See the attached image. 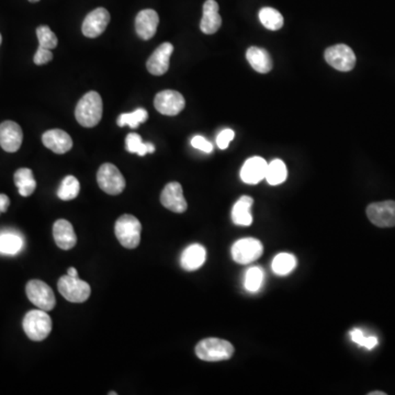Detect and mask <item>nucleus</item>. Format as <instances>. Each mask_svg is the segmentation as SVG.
I'll return each instance as SVG.
<instances>
[{
  "label": "nucleus",
  "mask_w": 395,
  "mask_h": 395,
  "mask_svg": "<svg viewBox=\"0 0 395 395\" xmlns=\"http://www.w3.org/2000/svg\"><path fill=\"white\" fill-rule=\"evenodd\" d=\"M103 111V99L100 95L96 91H89L77 103L75 116L82 127L94 128L100 122Z\"/></svg>",
  "instance_id": "nucleus-1"
},
{
  "label": "nucleus",
  "mask_w": 395,
  "mask_h": 395,
  "mask_svg": "<svg viewBox=\"0 0 395 395\" xmlns=\"http://www.w3.org/2000/svg\"><path fill=\"white\" fill-rule=\"evenodd\" d=\"M234 353V347L231 342L221 338H206L195 346V355L201 360L216 361L227 360Z\"/></svg>",
  "instance_id": "nucleus-2"
},
{
  "label": "nucleus",
  "mask_w": 395,
  "mask_h": 395,
  "mask_svg": "<svg viewBox=\"0 0 395 395\" xmlns=\"http://www.w3.org/2000/svg\"><path fill=\"white\" fill-rule=\"evenodd\" d=\"M52 319L46 311L32 310L24 316L22 326L26 336L35 342L44 340L52 331Z\"/></svg>",
  "instance_id": "nucleus-3"
},
{
  "label": "nucleus",
  "mask_w": 395,
  "mask_h": 395,
  "mask_svg": "<svg viewBox=\"0 0 395 395\" xmlns=\"http://www.w3.org/2000/svg\"><path fill=\"white\" fill-rule=\"evenodd\" d=\"M141 222L131 214H123L116 222V238L123 247L134 249L141 242Z\"/></svg>",
  "instance_id": "nucleus-4"
},
{
  "label": "nucleus",
  "mask_w": 395,
  "mask_h": 395,
  "mask_svg": "<svg viewBox=\"0 0 395 395\" xmlns=\"http://www.w3.org/2000/svg\"><path fill=\"white\" fill-rule=\"evenodd\" d=\"M58 289L66 300L73 303H82L89 299L91 289L87 282L79 278L66 274L62 276L58 282Z\"/></svg>",
  "instance_id": "nucleus-5"
},
{
  "label": "nucleus",
  "mask_w": 395,
  "mask_h": 395,
  "mask_svg": "<svg viewBox=\"0 0 395 395\" xmlns=\"http://www.w3.org/2000/svg\"><path fill=\"white\" fill-rule=\"evenodd\" d=\"M97 182L99 187L105 193L111 195H120L125 188V179L114 164L105 163L98 170Z\"/></svg>",
  "instance_id": "nucleus-6"
},
{
  "label": "nucleus",
  "mask_w": 395,
  "mask_h": 395,
  "mask_svg": "<svg viewBox=\"0 0 395 395\" xmlns=\"http://www.w3.org/2000/svg\"><path fill=\"white\" fill-rule=\"evenodd\" d=\"M26 295L35 306L43 311H52L55 308L56 299L50 286L41 280H31L26 283Z\"/></svg>",
  "instance_id": "nucleus-7"
},
{
  "label": "nucleus",
  "mask_w": 395,
  "mask_h": 395,
  "mask_svg": "<svg viewBox=\"0 0 395 395\" xmlns=\"http://www.w3.org/2000/svg\"><path fill=\"white\" fill-rule=\"evenodd\" d=\"M324 58L329 65L340 71H351L356 65L355 53L346 44L329 46L325 51Z\"/></svg>",
  "instance_id": "nucleus-8"
},
{
  "label": "nucleus",
  "mask_w": 395,
  "mask_h": 395,
  "mask_svg": "<svg viewBox=\"0 0 395 395\" xmlns=\"http://www.w3.org/2000/svg\"><path fill=\"white\" fill-rule=\"evenodd\" d=\"M154 105L159 114L174 116L184 110L186 101L184 96L176 90H163L155 96Z\"/></svg>",
  "instance_id": "nucleus-9"
},
{
  "label": "nucleus",
  "mask_w": 395,
  "mask_h": 395,
  "mask_svg": "<svg viewBox=\"0 0 395 395\" xmlns=\"http://www.w3.org/2000/svg\"><path fill=\"white\" fill-rule=\"evenodd\" d=\"M367 216L376 227H395V201H382L369 204Z\"/></svg>",
  "instance_id": "nucleus-10"
},
{
  "label": "nucleus",
  "mask_w": 395,
  "mask_h": 395,
  "mask_svg": "<svg viewBox=\"0 0 395 395\" xmlns=\"http://www.w3.org/2000/svg\"><path fill=\"white\" fill-rule=\"evenodd\" d=\"M263 246L261 240L256 238H243L237 240L232 247V257L240 265L253 263L263 255Z\"/></svg>",
  "instance_id": "nucleus-11"
},
{
  "label": "nucleus",
  "mask_w": 395,
  "mask_h": 395,
  "mask_svg": "<svg viewBox=\"0 0 395 395\" xmlns=\"http://www.w3.org/2000/svg\"><path fill=\"white\" fill-rule=\"evenodd\" d=\"M110 22V13L107 9L97 8L88 13L82 22V31L85 37H98L103 35Z\"/></svg>",
  "instance_id": "nucleus-12"
},
{
  "label": "nucleus",
  "mask_w": 395,
  "mask_h": 395,
  "mask_svg": "<svg viewBox=\"0 0 395 395\" xmlns=\"http://www.w3.org/2000/svg\"><path fill=\"white\" fill-rule=\"evenodd\" d=\"M161 202L165 208L175 213H184L188 208L187 201L184 199L179 182H169L165 186L161 191Z\"/></svg>",
  "instance_id": "nucleus-13"
},
{
  "label": "nucleus",
  "mask_w": 395,
  "mask_h": 395,
  "mask_svg": "<svg viewBox=\"0 0 395 395\" xmlns=\"http://www.w3.org/2000/svg\"><path fill=\"white\" fill-rule=\"evenodd\" d=\"M24 140V132L18 123L5 121L0 124V146L8 153H15L20 148Z\"/></svg>",
  "instance_id": "nucleus-14"
},
{
  "label": "nucleus",
  "mask_w": 395,
  "mask_h": 395,
  "mask_svg": "<svg viewBox=\"0 0 395 395\" xmlns=\"http://www.w3.org/2000/svg\"><path fill=\"white\" fill-rule=\"evenodd\" d=\"M174 52V46L169 42L159 45L146 63V69L154 76H161L166 74L169 69V61Z\"/></svg>",
  "instance_id": "nucleus-15"
},
{
  "label": "nucleus",
  "mask_w": 395,
  "mask_h": 395,
  "mask_svg": "<svg viewBox=\"0 0 395 395\" xmlns=\"http://www.w3.org/2000/svg\"><path fill=\"white\" fill-rule=\"evenodd\" d=\"M159 17L153 9H144L137 13L135 19V30L139 37L145 41L152 39L157 31Z\"/></svg>",
  "instance_id": "nucleus-16"
},
{
  "label": "nucleus",
  "mask_w": 395,
  "mask_h": 395,
  "mask_svg": "<svg viewBox=\"0 0 395 395\" xmlns=\"http://www.w3.org/2000/svg\"><path fill=\"white\" fill-rule=\"evenodd\" d=\"M267 166L268 163L263 157L255 156L249 158L240 169V178L245 184H258L266 177Z\"/></svg>",
  "instance_id": "nucleus-17"
},
{
  "label": "nucleus",
  "mask_w": 395,
  "mask_h": 395,
  "mask_svg": "<svg viewBox=\"0 0 395 395\" xmlns=\"http://www.w3.org/2000/svg\"><path fill=\"white\" fill-rule=\"evenodd\" d=\"M42 142L45 148L56 154H65L73 148V140L69 133L63 130H49L42 135Z\"/></svg>",
  "instance_id": "nucleus-18"
},
{
  "label": "nucleus",
  "mask_w": 395,
  "mask_h": 395,
  "mask_svg": "<svg viewBox=\"0 0 395 395\" xmlns=\"http://www.w3.org/2000/svg\"><path fill=\"white\" fill-rule=\"evenodd\" d=\"M222 26V18L219 13V3L216 0H207L203 5V16L200 29L206 35H214Z\"/></svg>",
  "instance_id": "nucleus-19"
},
{
  "label": "nucleus",
  "mask_w": 395,
  "mask_h": 395,
  "mask_svg": "<svg viewBox=\"0 0 395 395\" xmlns=\"http://www.w3.org/2000/svg\"><path fill=\"white\" fill-rule=\"evenodd\" d=\"M53 236L56 245L63 250H69L76 245L77 236L71 222L58 220L53 227Z\"/></svg>",
  "instance_id": "nucleus-20"
},
{
  "label": "nucleus",
  "mask_w": 395,
  "mask_h": 395,
  "mask_svg": "<svg viewBox=\"0 0 395 395\" xmlns=\"http://www.w3.org/2000/svg\"><path fill=\"white\" fill-rule=\"evenodd\" d=\"M206 248L200 244H193L184 250L182 255V267L187 272H193L202 266L206 261Z\"/></svg>",
  "instance_id": "nucleus-21"
},
{
  "label": "nucleus",
  "mask_w": 395,
  "mask_h": 395,
  "mask_svg": "<svg viewBox=\"0 0 395 395\" xmlns=\"http://www.w3.org/2000/svg\"><path fill=\"white\" fill-rule=\"evenodd\" d=\"M246 58L250 66L261 74H267L272 69V56L265 49L252 46L248 49Z\"/></svg>",
  "instance_id": "nucleus-22"
},
{
  "label": "nucleus",
  "mask_w": 395,
  "mask_h": 395,
  "mask_svg": "<svg viewBox=\"0 0 395 395\" xmlns=\"http://www.w3.org/2000/svg\"><path fill=\"white\" fill-rule=\"evenodd\" d=\"M253 203V198L248 195H243L235 203L232 210V220L236 225L249 227L253 223V216L250 213Z\"/></svg>",
  "instance_id": "nucleus-23"
},
{
  "label": "nucleus",
  "mask_w": 395,
  "mask_h": 395,
  "mask_svg": "<svg viewBox=\"0 0 395 395\" xmlns=\"http://www.w3.org/2000/svg\"><path fill=\"white\" fill-rule=\"evenodd\" d=\"M13 179H15V184L18 187L19 193L22 197H29V195L35 193V188H37V182H35V176H33L31 169H18L15 173Z\"/></svg>",
  "instance_id": "nucleus-24"
},
{
  "label": "nucleus",
  "mask_w": 395,
  "mask_h": 395,
  "mask_svg": "<svg viewBox=\"0 0 395 395\" xmlns=\"http://www.w3.org/2000/svg\"><path fill=\"white\" fill-rule=\"evenodd\" d=\"M297 267V259L292 254L281 253L274 257L272 261V272L278 276H287L292 272Z\"/></svg>",
  "instance_id": "nucleus-25"
},
{
  "label": "nucleus",
  "mask_w": 395,
  "mask_h": 395,
  "mask_svg": "<svg viewBox=\"0 0 395 395\" xmlns=\"http://www.w3.org/2000/svg\"><path fill=\"white\" fill-rule=\"evenodd\" d=\"M125 148L128 152L137 154L139 156H145L155 152V146L152 143L143 142L142 137L137 133H131L125 139Z\"/></svg>",
  "instance_id": "nucleus-26"
},
{
  "label": "nucleus",
  "mask_w": 395,
  "mask_h": 395,
  "mask_svg": "<svg viewBox=\"0 0 395 395\" xmlns=\"http://www.w3.org/2000/svg\"><path fill=\"white\" fill-rule=\"evenodd\" d=\"M287 176V167L281 159H274L272 163L268 164L265 179L268 182L269 184L278 186V184L286 182Z\"/></svg>",
  "instance_id": "nucleus-27"
},
{
  "label": "nucleus",
  "mask_w": 395,
  "mask_h": 395,
  "mask_svg": "<svg viewBox=\"0 0 395 395\" xmlns=\"http://www.w3.org/2000/svg\"><path fill=\"white\" fill-rule=\"evenodd\" d=\"M24 247V240L15 233L0 234V253L6 255H16Z\"/></svg>",
  "instance_id": "nucleus-28"
},
{
  "label": "nucleus",
  "mask_w": 395,
  "mask_h": 395,
  "mask_svg": "<svg viewBox=\"0 0 395 395\" xmlns=\"http://www.w3.org/2000/svg\"><path fill=\"white\" fill-rule=\"evenodd\" d=\"M259 20L266 29L276 31L283 26V17L279 11L270 7H265L259 11Z\"/></svg>",
  "instance_id": "nucleus-29"
},
{
  "label": "nucleus",
  "mask_w": 395,
  "mask_h": 395,
  "mask_svg": "<svg viewBox=\"0 0 395 395\" xmlns=\"http://www.w3.org/2000/svg\"><path fill=\"white\" fill-rule=\"evenodd\" d=\"M148 119V112L145 109L140 108L135 110L134 112H130V114H122L119 116L116 123L119 127H128L131 129H137L140 124L144 123Z\"/></svg>",
  "instance_id": "nucleus-30"
},
{
  "label": "nucleus",
  "mask_w": 395,
  "mask_h": 395,
  "mask_svg": "<svg viewBox=\"0 0 395 395\" xmlns=\"http://www.w3.org/2000/svg\"><path fill=\"white\" fill-rule=\"evenodd\" d=\"M79 191H80V184L77 178L74 176H67L62 182L58 195L63 201L74 200L79 195Z\"/></svg>",
  "instance_id": "nucleus-31"
},
{
  "label": "nucleus",
  "mask_w": 395,
  "mask_h": 395,
  "mask_svg": "<svg viewBox=\"0 0 395 395\" xmlns=\"http://www.w3.org/2000/svg\"><path fill=\"white\" fill-rule=\"evenodd\" d=\"M263 272L259 267H252L248 269L244 280V287L248 292H257L263 286Z\"/></svg>",
  "instance_id": "nucleus-32"
},
{
  "label": "nucleus",
  "mask_w": 395,
  "mask_h": 395,
  "mask_svg": "<svg viewBox=\"0 0 395 395\" xmlns=\"http://www.w3.org/2000/svg\"><path fill=\"white\" fill-rule=\"evenodd\" d=\"M37 35L41 48L53 50L58 46V37L48 26H40L37 29Z\"/></svg>",
  "instance_id": "nucleus-33"
},
{
  "label": "nucleus",
  "mask_w": 395,
  "mask_h": 395,
  "mask_svg": "<svg viewBox=\"0 0 395 395\" xmlns=\"http://www.w3.org/2000/svg\"><path fill=\"white\" fill-rule=\"evenodd\" d=\"M349 335H351V340L353 342H356L357 345L367 348V349H374L379 344V340L376 336H366L364 332L359 328L353 329Z\"/></svg>",
  "instance_id": "nucleus-34"
},
{
  "label": "nucleus",
  "mask_w": 395,
  "mask_h": 395,
  "mask_svg": "<svg viewBox=\"0 0 395 395\" xmlns=\"http://www.w3.org/2000/svg\"><path fill=\"white\" fill-rule=\"evenodd\" d=\"M235 133L233 130L225 129L216 137V144L221 150H227L229 148V143L232 142L234 139Z\"/></svg>",
  "instance_id": "nucleus-35"
},
{
  "label": "nucleus",
  "mask_w": 395,
  "mask_h": 395,
  "mask_svg": "<svg viewBox=\"0 0 395 395\" xmlns=\"http://www.w3.org/2000/svg\"><path fill=\"white\" fill-rule=\"evenodd\" d=\"M191 145H193V148L202 150L204 153L209 154L213 150V145L211 144L206 137H201V135H195L191 140Z\"/></svg>",
  "instance_id": "nucleus-36"
},
{
  "label": "nucleus",
  "mask_w": 395,
  "mask_h": 395,
  "mask_svg": "<svg viewBox=\"0 0 395 395\" xmlns=\"http://www.w3.org/2000/svg\"><path fill=\"white\" fill-rule=\"evenodd\" d=\"M52 60V50L41 48V46H39L37 52H35V58H33V61H35V64H37V65H44V64L49 63Z\"/></svg>",
  "instance_id": "nucleus-37"
},
{
  "label": "nucleus",
  "mask_w": 395,
  "mask_h": 395,
  "mask_svg": "<svg viewBox=\"0 0 395 395\" xmlns=\"http://www.w3.org/2000/svg\"><path fill=\"white\" fill-rule=\"evenodd\" d=\"M9 204H10V199H9L8 195L1 193L0 195V213L8 210Z\"/></svg>",
  "instance_id": "nucleus-38"
},
{
  "label": "nucleus",
  "mask_w": 395,
  "mask_h": 395,
  "mask_svg": "<svg viewBox=\"0 0 395 395\" xmlns=\"http://www.w3.org/2000/svg\"><path fill=\"white\" fill-rule=\"evenodd\" d=\"M67 274L73 276V278H78V272H77V270L74 267H69V268L67 269Z\"/></svg>",
  "instance_id": "nucleus-39"
},
{
  "label": "nucleus",
  "mask_w": 395,
  "mask_h": 395,
  "mask_svg": "<svg viewBox=\"0 0 395 395\" xmlns=\"http://www.w3.org/2000/svg\"><path fill=\"white\" fill-rule=\"evenodd\" d=\"M387 393L381 392V391H376V392H370L369 395H385Z\"/></svg>",
  "instance_id": "nucleus-40"
},
{
  "label": "nucleus",
  "mask_w": 395,
  "mask_h": 395,
  "mask_svg": "<svg viewBox=\"0 0 395 395\" xmlns=\"http://www.w3.org/2000/svg\"><path fill=\"white\" fill-rule=\"evenodd\" d=\"M30 3H37L40 0H29Z\"/></svg>",
  "instance_id": "nucleus-41"
},
{
  "label": "nucleus",
  "mask_w": 395,
  "mask_h": 395,
  "mask_svg": "<svg viewBox=\"0 0 395 395\" xmlns=\"http://www.w3.org/2000/svg\"><path fill=\"white\" fill-rule=\"evenodd\" d=\"M1 41H3V37H1V35H0V44H1Z\"/></svg>",
  "instance_id": "nucleus-42"
}]
</instances>
